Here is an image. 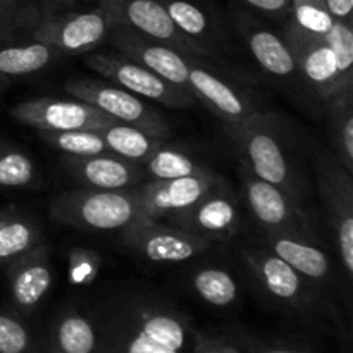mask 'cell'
<instances>
[{
  "label": "cell",
  "instance_id": "obj_1",
  "mask_svg": "<svg viewBox=\"0 0 353 353\" xmlns=\"http://www.w3.org/2000/svg\"><path fill=\"white\" fill-rule=\"evenodd\" d=\"M97 327V353H188L199 330L165 296L126 290L88 309Z\"/></svg>",
  "mask_w": 353,
  "mask_h": 353
},
{
  "label": "cell",
  "instance_id": "obj_2",
  "mask_svg": "<svg viewBox=\"0 0 353 353\" xmlns=\"http://www.w3.org/2000/svg\"><path fill=\"white\" fill-rule=\"evenodd\" d=\"M226 130L248 172L278 186L302 203L305 193L303 178L296 171L292 150L286 145L285 134L274 116L255 110L247 119L230 124Z\"/></svg>",
  "mask_w": 353,
  "mask_h": 353
},
{
  "label": "cell",
  "instance_id": "obj_3",
  "mask_svg": "<svg viewBox=\"0 0 353 353\" xmlns=\"http://www.w3.org/2000/svg\"><path fill=\"white\" fill-rule=\"evenodd\" d=\"M240 257L276 309L310 321L326 319L341 326V316L331 300L278 255L264 247H243Z\"/></svg>",
  "mask_w": 353,
  "mask_h": 353
},
{
  "label": "cell",
  "instance_id": "obj_4",
  "mask_svg": "<svg viewBox=\"0 0 353 353\" xmlns=\"http://www.w3.org/2000/svg\"><path fill=\"white\" fill-rule=\"evenodd\" d=\"M57 223L86 231H124L141 221L137 190H76L50 203Z\"/></svg>",
  "mask_w": 353,
  "mask_h": 353
},
{
  "label": "cell",
  "instance_id": "obj_5",
  "mask_svg": "<svg viewBox=\"0 0 353 353\" xmlns=\"http://www.w3.org/2000/svg\"><path fill=\"white\" fill-rule=\"evenodd\" d=\"M85 62L90 69L137 97L154 100L171 109H190L196 105L195 97L123 54L86 52Z\"/></svg>",
  "mask_w": 353,
  "mask_h": 353
},
{
  "label": "cell",
  "instance_id": "obj_6",
  "mask_svg": "<svg viewBox=\"0 0 353 353\" xmlns=\"http://www.w3.org/2000/svg\"><path fill=\"white\" fill-rule=\"evenodd\" d=\"M317 188L334 230L341 264L348 278L353 274V185L352 172L336 157L319 154L314 159Z\"/></svg>",
  "mask_w": 353,
  "mask_h": 353
},
{
  "label": "cell",
  "instance_id": "obj_7",
  "mask_svg": "<svg viewBox=\"0 0 353 353\" xmlns=\"http://www.w3.org/2000/svg\"><path fill=\"white\" fill-rule=\"evenodd\" d=\"M34 40L50 45L64 54H86L109 37L112 19L97 6V9L81 12L50 14L41 12L31 16Z\"/></svg>",
  "mask_w": 353,
  "mask_h": 353
},
{
  "label": "cell",
  "instance_id": "obj_8",
  "mask_svg": "<svg viewBox=\"0 0 353 353\" xmlns=\"http://www.w3.org/2000/svg\"><path fill=\"white\" fill-rule=\"evenodd\" d=\"M97 2L103 10H107L112 23L121 24L126 30L159 41L190 57L214 61L199 43L190 40L176 28L161 0H97Z\"/></svg>",
  "mask_w": 353,
  "mask_h": 353
},
{
  "label": "cell",
  "instance_id": "obj_9",
  "mask_svg": "<svg viewBox=\"0 0 353 353\" xmlns=\"http://www.w3.org/2000/svg\"><path fill=\"white\" fill-rule=\"evenodd\" d=\"M281 37L295 59L300 79L310 92L316 93L317 99L327 103L338 93L353 90L341 81L333 50L323 37L302 30L290 19L283 28Z\"/></svg>",
  "mask_w": 353,
  "mask_h": 353
},
{
  "label": "cell",
  "instance_id": "obj_10",
  "mask_svg": "<svg viewBox=\"0 0 353 353\" xmlns=\"http://www.w3.org/2000/svg\"><path fill=\"white\" fill-rule=\"evenodd\" d=\"M245 200L262 231L293 234L314 241V224L309 214L278 186L243 171Z\"/></svg>",
  "mask_w": 353,
  "mask_h": 353
},
{
  "label": "cell",
  "instance_id": "obj_11",
  "mask_svg": "<svg viewBox=\"0 0 353 353\" xmlns=\"http://www.w3.org/2000/svg\"><path fill=\"white\" fill-rule=\"evenodd\" d=\"M123 241L143 261L154 264H178L192 261L212 248V241L171 226L162 221H138L126 228Z\"/></svg>",
  "mask_w": 353,
  "mask_h": 353
},
{
  "label": "cell",
  "instance_id": "obj_12",
  "mask_svg": "<svg viewBox=\"0 0 353 353\" xmlns=\"http://www.w3.org/2000/svg\"><path fill=\"white\" fill-rule=\"evenodd\" d=\"M65 92L81 102L90 103L107 114L114 121L131 124L148 133L168 137L169 126L164 117L159 116L150 105L138 99L134 93L121 88V86L103 85L92 79H71L64 85Z\"/></svg>",
  "mask_w": 353,
  "mask_h": 353
},
{
  "label": "cell",
  "instance_id": "obj_13",
  "mask_svg": "<svg viewBox=\"0 0 353 353\" xmlns=\"http://www.w3.org/2000/svg\"><path fill=\"white\" fill-rule=\"evenodd\" d=\"M223 179V176L214 172L212 169H207L199 174L165 179V181L152 179L150 183L138 186L134 190L140 202L141 221L150 219L168 223L169 219L186 212L190 207L195 205Z\"/></svg>",
  "mask_w": 353,
  "mask_h": 353
},
{
  "label": "cell",
  "instance_id": "obj_14",
  "mask_svg": "<svg viewBox=\"0 0 353 353\" xmlns=\"http://www.w3.org/2000/svg\"><path fill=\"white\" fill-rule=\"evenodd\" d=\"M240 203L226 179H223L186 212L168 221L171 226L212 243L233 238L240 230Z\"/></svg>",
  "mask_w": 353,
  "mask_h": 353
},
{
  "label": "cell",
  "instance_id": "obj_15",
  "mask_svg": "<svg viewBox=\"0 0 353 353\" xmlns=\"http://www.w3.org/2000/svg\"><path fill=\"white\" fill-rule=\"evenodd\" d=\"M10 116L38 131L100 130L116 121L81 100L34 99L12 107ZM119 123V121H117Z\"/></svg>",
  "mask_w": 353,
  "mask_h": 353
},
{
  "label": "cell",
  "instance_id": "obj_16",
  "mask_svg": "<svg viewBox=\"0 0 353 353\" xmlns=\"http://www.w3.org/2000/svg\"><path fill=\"white\" fill-rule=\"evenodd\" d=\"M212 68L214 65L202 62V59H190L186 92L195 97L196 102L212 110L226 126L241 123L255 112L250 99Z\"/></svg>",
  "mask_w": 353,
  "mask_h": 353
},
{
  "label": "cell",
  "instance_id": "obj_17",
  "mask_svg": "<svg viewBox=\"0 0 353 353\" xmlns=\"http://www.w3.org/2000/svg\"><path fill=\"white\" fill-rule=\"evenodd\" d=\"M9 290L12 305L19 317H30L41 305L52 286L48 248L38 245L9 264Z\"/></svg>",
  "mask_w": 353,
  "mask_h": 353
},
{
  "label": "cell",
  "instance_id": "obj_18",
  "mask_svg": "<svg viewBox=\"0 0 353 353\" xmlns=\"http://www.w3.org/2000/svg\"><path fill=\"white\" fill-rule=\"evenodd\" d=\"M234 19L252 57L269 76H274L281 81H296V79L302 81L295 59L281 34L262 26L259 21L254 19V16L245 10H236Z\"/></svg>",
  "mask_w": 353,
  "mask_h": 353
},
{
  "label": "cell",
  "instance_id": "obj_19",
  "mask_svg": "<svg viewBox=\"0 0 353 353\" xmlns=\"http://www.w3.org/2000/svg\"><path fill=\"white\" fill-rule=\"evenodd\" d=\"M264 248L278 255L281 261L292 265L296 272L309 279L327 296V290L333 281L331 261L323 248L312 240L293 236V234L264 231ZM330 299V296H327ZM331 300V299H330Z\"/></svg>",
  "mask_w": 353,
  "mask_h": 353
},
{
  "label": "cell",
  "instance_id": "obj_20",
  "mask_svg": "<svg viewBox=\"0 0 353 353\" xmlns=\"http://www.w3.org/2000/svg\"><path fill=\"white\" fill-rule=\"evenodd\" d=\"M41 348L52 353H97L99 340L90 310L62 309L38 331Z\"/></svg>",
  "mask_w": 353,
  "mask_h": 353
},
{
  "label": "cell",
  "instance_id": "obj_21",
  "mask_svg": "<svg viewBox=\"0 0 353 353\" xmlns=\"http://www.w3.org/2000/svg\"><path fill=\"white\" fill-rule=\"evenodd\" d=\"M64 165L93 190H130L145 176L140 165L114 154L74 157L65 155Z\"/></svg>",
  "mask_w": 353,
  "mask_h": 353
},
{
  "label": "cell",
  "instance_id": "obj_22",
  "mask_svg": "<svg viewBox=\"0 0 353 353\" xmlns=\"http://www.w3.org/2000/svg\"><path fill=\"white\" fill-rule=\"evenodd\" d=\"M169 17L183 34L199 43L214 61H219L223 45L219 26L199 0H161Z\"/></svg>",
  "mask_w": 353,
  "mask_h": 353
},
{
  "label": "cell",
  "instance_id": "obj_23",
  "mask_svg": "<svg viewBox=\"0 0 353 353\" xmlns=\"http://www.w3.org/2000/svg\"><path fill=\"white\" fill-rule=\"evenodd\" d=\"M97 131L102 134L110 154L126 159V161L143 162L157 148H161L165 140V137H159V134L148 133L140 128L117 123V121Z\"/></svg>",
  "mask_w": 353,
  "mask_h": 353
},
{
  "label": "cell",
  "instance_id": "obj_24",
  "mask_svg": "<svg viewBox=\"0 0 353 353\" xmlns=\"http://www.w3.org/2000/svg\"><path fill=\"white\" fill-rule=\"evenodd\" d=\"M190 288L200 302L214 309L233 307L240 296L236 279L221 268H199L190 278Z\"/></svg>",
  "mask_w": 353,
  "mask_h": 353
},
{
  "label": "cell",
  "instance_id": "obj_25",
  "mask_svg": "<svg viewBox=\"0 0 353 353\" xmlns=\"http://www.w3.org/2000/svg\"><path fill=\"white\" fill-rule=\"evenodd\" d=\"M40 245L37 228L14 210L0 214V264L9 265L16 259Z\"/></svg>",
  "mask_w": 353,
  "mask_h": 353
},
{
  "label": "cell",
  "instance_id": "obj_26",
  "mask_svg": "<svg viewBox=\"0 0 353 353\" xmlns=\"http://www.w3.org/2000/svg\"><path fill=\"white\" fill-rule=\"evenodd\" d=\"M338 161L353 172V90H345L326 103Z\"/></svg>",
  "mask_w": 353,
  "mask_h": 353
},
{
  "label": "cell",
  "instance_id": "obj_27",
  "mask_svg": "<svg viewBox=\"0 0 353 353\" xmlns=\"http://www.w3.org/2000/svg\"><path fill=\"white\" fill-rule=\"evenodd\" d=\"M55 54V48L38 40L33 43L0 47V74L23 76L37 72L43 69Z\"/></svg>",
  "mask_w": 353,
  "mask_h": 353
},
{
  "label": "cell",
  "instance_id": "obj_28",
  "mask_svg": "<svg viewBox=\"0 0 353 353\" xmlns=\"http://www.w3.org/2000/svg\"><path fill=\"white\" fill-rule=\"evenodd\" d=\"M145 174L150 176L154 181H165V179L185 178V176L199 174V172L207 171L203 164H199L195 159L186 152L178 150V148L165 147L162 145L161 148L154 152L150 157L145 159L143 162Z\"/></svg>",
  "mask_w": 353,
  "mask_h": 353
},
{
  "label": "cell",
  "instance_id": "obj_29",
  "mask_svg": "<svg viewBox=\"0 0 353 353\" xmlns=\"http://www.w3.org/2000/svg\"><path fill=\"white\" fill-rule=\"evenodd\" d=\"M41 140L47 141L55 150L74 157L110 154L102 134L97 130L78 131H40Z\"/></svg>",
  "mask_w": 353,
  "mask_h": 353
},
{
  "label": "cell",
  "instance_id": "obj_30",
  "mask_svg": "<svg viewBox=\"0 0 353 353\" xmlns=\"http://www.w3.org/2000/svg\"><path fill=\"white\" fill-rule=\"evenodd\" d=\"M0 353H41L38 331L17 314L0 310Z\"/></svg>",
  "mask_w": 353,
  "mask_h": 353
},
{
  "label": "cell",
  "instance_id": "obj_31",
  "mask_svg": "<svg viewBox=\"0 0 353 353\" xmlns=\"http://www.w3.org/2000/svg\"><path fill=\"white\" fill-rule=\"evenodd\" d=\"M37 178L33 161L12 145L0 141V186L23 188Z\"/></svg>",
  "mask_w": 353,
  "mask_h": 353
},
{
  "label": "cell",
  "instance_id": "obj_32",
  "mask_svg": "<svg viewBox=\"0 0 353 353\" xmlns=\"http://www.w3.org/2000/svg\"><path fill=\"white\" fill-rule=\"evenodd\" d=\"M226 334L236 343L241 353H316L312 348L303 343L262 336V334L241 330V327L228 331Z\"/></svg>",
  "mask_w": 353,
  "mask_h": 353
},
{
  "label": "cell",
  "instance_id": "obj_33",
  "mask_svg": "<svg viewBox=\"0 0 353 353\" xmlns=\"http://www.w3.org/2000/svg\"><path fill=\"white\" fill-rule=\"evenodd\" d=\"M324 41L333 50L336 69L345 86L353 88V31L352 23L334 21L333 28L324 34Z\"/></svg>",
  "mask_w": 353,
  "mask_h": 353
},
{
  "label": "cell",
  "instance_id": "obj_34",
  "mask_svg": "<svg viewBox=\"0 0 353 353\" xmlns=\"http://www.w3.org/2000/svg\"><path fill=\"white\" fill-rule=\"evenodd\" d=\"M288 17L299 28L319 37H324L334 24L324 0H292Z\"/></svg>",
  "mask_w": 353,
  "mask_h": 353
},
{
  "label": "cell",
  "instance_id": "obj_35",
  "mask_svg": "<svg viewBox=\"0 0 353 353\" xmlns=\"http://www.w3.org/2000/svg\"><path fill=\"white\" fill-rule=\"evenodd\" d=\"M99 264V257L95 254H92V252H72L71 265H69V272H71L69 276H71L72 285H90V283H93Z\"/></svg>",
  "mask_w": 353,
  "mask_h": 353
},
{
  "label": "cell",
  "instance_id": "obj_36",
  "mask_svg": "<svg viewBox=\"0 0 353 353\" xmlns=\"http://www.w3.org/2000/svg\"><path fill=\"white\" fill-rule=\"evenodd\" d=\"M188 353H241V350L228 334H205L199 331Z\"/></svg>",
  "mask_w": 353,
  "mask_h": 353
},
{
  "label": "cell",
  "instance_id": "obj_37",
  "mask_svg": "<svg viewBox=\"0 0 353 353\" xmlns=\"http://www.w3.org/2000/svg\"><path fill=\"white\" fill-rule=\"evenodd\" d=\"M241 2L247 3L252 9L274 17H288L290 9H292V0H241Z\"/></svg>",
  "mask_w": 353,
  "mask_h": 353
},
{
  "label": "cell",
  "instance_id": "obj_38",
  "mask_svg": "<svg viewBox=\"0 0 353 353\" xmlns=\"http://www.w3.org/2000/svg\"><path fill=\"white\" fill-rule=\"evenodd\" d=\"M28 9H21L19 3L0 0V30H10L17 21H23Z\"/></svg>",
  "mask_w": 353,
  "mask_h": 353
},
{
  "label": "cell",
  "instance_id": "obj_39",
  "mask_svg": "<svg viewBox=\"0 0 353 353\" xmlns=\"http://www.w3.org/2000/svg\"><path fill=\"white\" fill-rule=\"evenodd\" d=\"M327 12L334 21H347L352 23L353 0H324Z\"/></svg>",
  "mask_w": 353,
  "mask_h": 353
},
{
  "label": "cell",
  "instance_id": "obj_40",
  "mask_svg": "<svg viewBox=\"0 0 353 353\" xmlns=\"http://www.w3.org/2000/svg\"><path fill=\"white\" fill-rule=\"evenodd\" d=\"M7 31H9V30H0V38H2V37H3V34H6V33H7Z\"/></svg>",
  "mask_w": 353,
  "mask_h": 353
},
{
  "label": "cell",
  "instance_id": "obj_41",
  "mask_svg": "<svg viewBox=\"0 0 353 353\" xmlns=\"http://www.w3.org/2000/svg\"><path fill=\"white\" fill-rule=\"evenodd\" d=\"M10 2H16V3H21V2H24V0H10Z\"/></svg>",
  "mask_w": 353,
  "mask_h": 353
},
{
  "label": "cell",
  "instance_id": "obj_42",
  "mask_svg": "<svg viewBox=\"0 0 353 353\" xmlns=\"http://www.w3.org/2000/svg\"><path fill=\"white\" fill-rule=\"evenodd\" d=\"M41 353H52V352H47L45 348H41Z\"/></svg>",
  "mask_w": 353,
  "mask_h": 353
},
{
  "label": "cell",
  "instance_id": "obj_43",
  "mask_svg": "<svg viewBox=\"0 0 353 353\" xmlns=\"http://www.w3.org/2000/svg\"><path fill=\"white\" fill-rule=\"evenodd\" d=\"M3 78H6V76H2V74H0V83H2V79H3Z\"/></svg>",
  "mask_w": 353,
  "mask_h": 353
}]
</instances>
